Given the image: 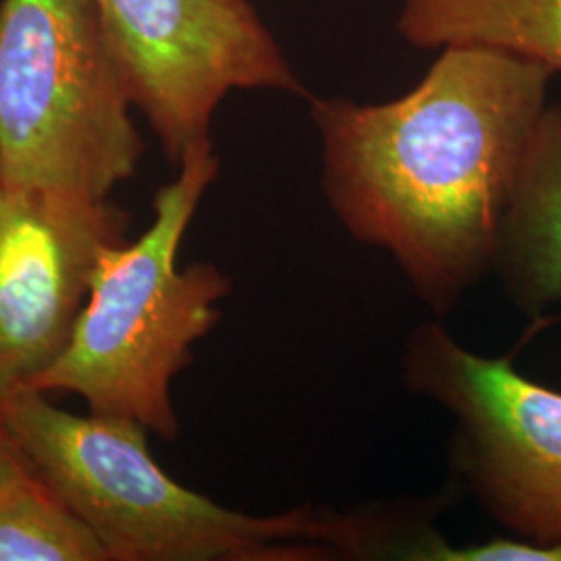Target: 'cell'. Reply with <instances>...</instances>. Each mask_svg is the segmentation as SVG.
Masks as SVG:
<instances>
[{
  "label": "cell",
  "mask_w": 561,
  "mask_h": 561,
  "mask_svg": "<svg viewBox=\"0 0 561 561\" xmlns=\"http://www.w3.org/2000/svg\"><path fill=\"white\" fill-rule=\"evenodd\" d=\"M92 0H0V183L108 201L144 141Z\"/></svg>",
  "instance_id": "obj_4"
},
{
  "label": "cell",
  "mask_w": 561,
  "mask_h": 561,
  "mask_svg": "<svg viewBox=\"0 0 561 561\" xmlns=\"http://www.w3.org/2000/svg\"><path fill=\"white\" fill-rule=\"evenodd\" d=\"M0 561H111L59 493L32 468L0 489Z\"/></svg>",
  "instance_id": "obj_10"
},
{
  "label": "cell",
  "mask_w": 561,
  "mask_h": 561,
  "mask_svg": "<svg viewBox=\"0 0 561 561\" xmlns=\"http://www.w3.org/2000/svg\"><path fill=\"white\" fill-rule=\"evenodd\" d=\"M382 104L314 99L322 190L356 240L385 248L445 314L493 273L500 233L556 71L489 46H445Z\"/></svg>",
  "instance_id": "obj_1"
},
{
  "label": "cell",
  "mask_w": 561,
  "mask_h": 561,
  "mask_svg": "<svg viewBox=\"0 0 561 561\" xmlns=\"http://www.w3.org/2000/svg\"><path fill=\"white\" fill-rule=\"evenodd\" d=\"M0 187H2V183H0Z\"/></svg>",
  "instance_id": "obj_13"
},
{
  "label": "cell",
  "mask_w": 561,
  "mask_h": 561,
  "mask_svg": "<svg viewBox=\"0 0 561 561\" xmlns=\"http://www.w3.org/2000/svg\"><path fill=\"white\" fill-rule=\"evenodd\" d=\"M167 159L210 140L233 90L306 94L250 0H92Z\"/></svg>",
  "instance_id": "obj_6"
},
{
  "label": "cell",
  "mask_w": 561,
  "mask_h": 561,
  "mask_svg": "<svg viewBox=\"0 0 561 561\" xmlns=\"http://www.w3.org/2000/svg\"><path fill=\"white\" fill-rule=\"evenodd\" d=\"M401 558L421 561H561V542L539 545L524 539H491L454 547L442 537H419L408 545Z\"/></svg>",
  "instance_id": "obj_11"
},
{
  "label": "cell",
  "mask_w": 561,
  "mask_h": 561,
  "mask_svg": "<svg viewBox=\"0 0 561 561\" xmlns=\"http://www.w3.org/2000/svg\"><path fill=\"white\" fill-rule=\"evenodd\" d=\"M398 27L419 48L489 46L561 71V0H401Z\"/></svg>",
  "instance_id": "obj_9"
},
{
  "label": "cell",
  "mask_w": 561,
  "mask_h": 561,
  "mask_svg": "<svg viewBox=\"0 0 561 561\" xmlns=\"http://www.w3.org/2000/svg\"><path fill=\"white\" fill-rule=\"evenodd\" d=\"M493 273L528 317L561 304V101L547 104L526 150Z\"/></svg>",
  "instance_id": "obj_8"
},
{
  "label": "cell",
  "mask_w": 561,
  "mask_h": 561,
  "mask_svg": "<svg viewBox=\"0 0 561 561\" xmlns=\"http://www.w3.org/2000/svg\"><path fill=\"white\" fill-rule=\"evenodd\" d=\"M178 167L154 196L150 227L102 254L71 337L32 389L73 393L92 414L136 422L167 442L180 435L173 379L231 294L215 264L178 266L183 236L219 175L213 141L192 146Z\"/></svg>",
  "instance_id": "obj_3"
},
{
  "label": "cell",
  "mask_w": 561,
  "mask_h": 561,
  "mask_svg": "<svg viewBox=\"0 0 561 561\" xmlns=\"http://www.w3.org/2000/svg\"><path fill=\"white\" fill-rule=\"evenodd\" d=\"M0 421L111 561H317L389 553L400 541L387 518L222 507L162 470L140 424L71 414L41 391L2 401Z\"/></svg>",
  "instance_id": "obj_2"
},
{
  "label": "cell",
  "mask_w": 561,
  "mask_h": 561,
  "mask_svg": "<svg viewBox=\"0 0 561 561\" xmlns=\"http://www.w3.org/2000/svg\"><path fill=\"white\" fill-rule=\"evenodd\" d=\"M127 225L108 201L0 187V403L34 389L59 358Z\"/></svg>",
  "instance_id": "obj_7"
},
{
  "label": "cell",
  "mask_w": 561,
  "mask_h": 561,
  "mask_svg": "<svg viewBox=\"0 0 561 561\" xmlns=\"http://www.w3.org/2000/svg\"><path fill=\"white\" fill-rule=\"evenodd\" d=\"M27 468H30V461L23 456L13 435L0 421V489L13 481L15 477H20L21 472H25Z\"/></svg>",
  "instance_id": "obj_12"
},
{
  "label": "cell",
  "mask_w": 561,
  "mask_h": 561,
  "mask_svg": "<svg viewBox=\"0 0 561 561\" xmlns=\"http://www.w3.org/2000/svg\"><path fill=\"white\" fill-rule=\"evenodd\" d=\"M403 381L454 421L451 460L482 510L516 539L561 542V393L482 358L424 322L401 354Z\"/></svg>",
  "instance_id": "obj_5"
}]
</instances>
